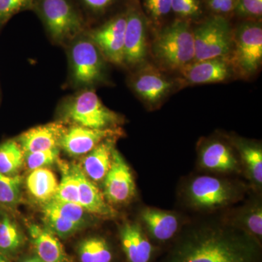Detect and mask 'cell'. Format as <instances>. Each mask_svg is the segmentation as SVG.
Returning <instances> with one entry per match:
<instances>
[{
  "mask_svg": "<svg viewBox=\"0 0 262 262\" xmlns=\"http://www.w3.org/2000/svg\"><path fill=\"white\" fill-rule=\"evenodd\" d=\"M141 225L154 244H165L175 238L182 228V220L175 212L152 207L143 208Z\"/></svg>",
  "mask_w": 262,
  "mask_h": 262,
  "instance_id": "obj_11",
  "label": "cell"
},
{
  "mask_svg": "<svg viewBox=\"0 0 262 262\" xmlns=\"http://www.w3.org/2000/svg\"><path fill=\"white\" fill-rule=\"evenodd\" d=\"M0 262H12L10 257L0 251Z\"/></svg>",
  "mask_w": 262,
  "mask_h": 262,
  "instance_id": "obj_40",
  "label": "cell"
},
{
  "mask_svg": "<svg viewBox=\"0 0 262 262\" xmlns=\"http://www.w3.org/2000/svg\"><path fill=\"white\" fill-rule=\"evenodd\" d=\"M25 152L16 140H8L0 144V173L18 175L24 165Z\"/></svg>",
  "mask_w": 262,
  "mask_h": 262,
  "instance_id": "obj_28",
  "label": "cell"
},
{
  "mask_svg": "<svg viewBox=\"0 0 262 262\" xmlns=\"http://www.w3.org/2000/svg\"><path fill=\"white\" fill-rule=\"evenodd\" d=\"M241 168L256 189L262 187V149L253 143L239 141L236 144Z\"/></svg>",
  "mask_w": 262,
  "mask_h": 262,
  "instance_id": "obj_22",
  "label": "cell"
},
{
  "mask_svg": "<svg viewBox=\"0 0 262 262\" xmlns=\"http://www.w3.org/2000/svg\"><path fill=\"white\" fill-rule=\"evenodd\" d=\"M78 255L81 262H113L114 252L107 239L101 236H93L79 244Z\"/></svg>",
  "mask_w": 262,
  "mask_h": 262,
  "instance_id": "obj_25",
  "label": "cell"
},
{
  "mask_svg": "<svg viewBox=\"0 0 262 262\" xmlns=\"http://www.w3.org/2000/svg\"><path fill=\"white\" fill-rule=\"evenodd\" d=\"M193 34L195 61L225 58L233 46L230 26L222 17L208 19L193 30Z\"/></svg>",
  "mask_w": 262,
  "mask_h": 262,
  "instance_id": "obj_6",
  "label": "cell"
},
{
  "mask_svg": "<svg viewBox=\"0 0 262 262\" xmlns=\"http://www.w3.org/2000/svg\"><path fill=\"white\" fill-rule=\"evenodd\" d=\"M146 11L155 19L163 18L172 10L171 0H145Z\"/></svg>",
  "mask_w": 262,
  "mask_h": 262,
  "instance_id": "obj_36",
  "label": "cell"
},
{
  "mask_svg": "<svg viewBox=\"0 0 262 262\" xmlns=\"http://www.w3.org/2000/svg\"><path fill=\"white\" fill-rule=\"evenodd\" d=\"M24 179L21 176L0 173V208L14 211L22 200Z\"/></svg>",
  "mask_w": 262,
  "mask_h": 262,
  "instance_id": "obj_29",
  "label": "cell"
},
{
  "mask_svg": "<svg viewBox=\"0 0 262 262\" xmlns=\"http://www.w3.org/2000/svg\"><path fill=\"white\" fill-rule=\"evenodd\" d=\"M236 0H223L217 13H227L234 9Z\"/></svg>",
  "mask_w": 262,
  "mask_h": 262,
  "instance_id": "obj_38",
  "label": "cell"
},
{
  "mask_svg": "<svg viewBox=\"0 0 262 262\" xmlns=\"http://www.w3.org/2000/svg\"><path fill=\"white\" fill-rule=\"evenodd\" d=\"M183 76L191 84L222 82L230 75V65L224 58H213L189 63L182 69Z\"/></svg>",
  "mask_w": 262,
  "mask_h": 262,
  "instance_id": "obj_19",
  "label": "cell"
},
{
  "mask_svg": "<svg viewBox=\"0 0 262 262\" xmlns=\"http://www.w3.org/2000/svg\"><path fill=\"white\" fill-rule=\"evenodd\" d=\"M126 27L124 42V63L136 65L145 59L146 22L134 3H129L126 11Z\"/></svg>",
  "mask_w": 262,
  "mask_h": 262,
  "instance_id": "obj_13",
  "label": "cell"
},
{
  "mask_svg": "<svg viewBox=\"0 0 262 262\" xmlns=\"http://www.w3.org/2000/svg\"><path fill=\"white\" fill-rule=\"evenodd\" d=\"M99 50L93 41L80 39L70 51L74 80L79 84L94 83L102 75L103 63Z\"/></svg>",
  "mask_w": 262,
  "mask_h": 262,
  "instance_id": "obj_10",
  "label": "cell"
},
{
  "mask_svg": "<svg viewBox=\"0 0 262 262\" xmlns=\"http://www.w3.org/2000/svg\"><path fill=\"white\" fill-rule=\"evenodd\" d=\"M24 244V235L16 222L3 213L0 214V251L10 257Z\"/></svg>",
  "mask_w": 262,
  "mask_h": 262,
  "instance_id": "obj_26",
  "label": "cell"
},
{
  "mask_svg": "<svg viewBox=\"0 0 262 262\" xmlns=\"http://www.w3.org/2000/svg\"><path fill=\"white\" fill-rule=\"evenodd\" d=\"M36 0H0V25L8 22L17 13L34 10Z\"/></svg>",
  "mask_w": 262,
  "mask_h": 262,
  "instance_id": "obj_33",
  "label": "cell"
},
{
  "mask_svg": "<svg viewBox=\"0 0 262 262\" xmlns=\"http://www.w3.org/2000/svg\"><path fill=\"white\" fill-rule=\"evenodd\" d=\"M58 184L55 173L47 168L32 170L26 180L29 194L42 205L54 199Z\"/></svg>",
  "mask_w": 262,
  "mask_h": 262,
  "instance_id": "obj_21",
  "label": "cell"
},
{
  "mask_svg": "<svg viewBox=\"0 0 262 262\" xmlns=\"http://www.w3.org/2000/svg\"><path fill=\"white\" fill-rule=\"evenodd\" d=\"M119 234L127 261L152 262L156 247L140 223L125 222Z\"/></svg>",
  "mask_w": 262,
  "mask_h": 262,
  "instance_id": "obj_15",
  "label": "cell"
},
{
  "mask_svg": "<svg viewBox=\"0 0 262 262\" xmlns=\"http://www.w3.org/2000/svg\"><path fill=\"white\" fill-rule=\"evenodd\" d=\"M119 134L113 128L95 129L74 125L66 128L59 148L70 156L85 155L100 143Z\"/></svg>",
  "mask_w": 262,
  "mask_h": 262,
  "instance_id": "obj_14",
  "label": "cell"
},
{
  "mask_svg": "<svg viewBox=\"0 0 262 262\" xmlns=\"http://www.w3.org/2000/svg\"><path fill=\"white\" fill-rule=\"evenodd\" d=\"M172 10L182 16H192L200 10L198 0H171Z\"/></svg>",
  "mask_w": 262,
  "mask_h": 262,
  "instance_id": "obj_37",
  "label": "cell"
},
{
  "mask_svg": "<svg viewBox=\"0 0 262 262\" xmlns=\"http://www.w3.org/2000/svg\"><path fill=\"white\" fill-rule=\"evenodd\" d=\"M64 117L74 125L90 128H113L119 123L116 113L106 107L94 91L77 95L66 104Z\"/></svg>",
  "mask_w": 262,
  "mask_h": 262,
  "instance_id": "obj_5",
  "label": "cell"
},
{
  "mask_svg": "<svg viewBox=\"0 0 262 262\" xmlns=\"http://www.w3.org/2000/svg\"><path fill=\"white\" fill-rule=\"evenodd\" d=\"M153 53L162 64L172 70H182L194 60L192 29L187 22L176 20L158 34Z\"/></svg>",
  "mask_w": 262,
  "mask_h": 262,
  "instance_id": "obj_3",
  "label": "cell"
},
{
  "mask_svg": "<svg viewBox=\"0 0 262 262\" xmlns=\"http://www.w3.org/2000/svg\"><path fill=\"white\" fill-rule=\"evenodd\" d=\"M82 15L84 12L89 15H100L108 11L117 0H74ZM83 16V15H82Z\"/></svg>",
  "mask_w": 262,
  "mask_h": 262,
  "instance_id": "obj_34",
  "label": "cell"
},
{
  "mask_svg": "<svg viewBox=\"0 0 262 262\" xmlns=\"http://www.w3.org/2000/svg\"><path fill=\"white\" fill-rule=\"evenodd\" d=\"M59 147L25 153L24 165L31 171L36 169L47 168L59 161Z\"/></svg>",
  "mask_w": 262,
  "mask_h": 262,
  "instance_id": "obj_31",
  "label": "cell"
},
{
  "mask_svg": "<svg viewBox=\"0 0 262 262\" xmlns=\"http://www.w3.org/2000/svg\"><path fill=\"white\" fill-rule=\"evenodd\" d=\"M126 27V13H119L108 19L90 34L103 56L116 64L124 63V42Z\"/></svg>",
  "mask_w": 262,
  "mask_h": 262,
  "instance_id": "obj_9",
  "label": "cell"
},
{
  "mask_svg": "<svg viewBox=\"0 0 262 262\" xmlns=\"http://www.w3.org/2000/svg\"><path fill=\"white\" fill-rule=\"evenodd\" d=\"M66 128L61 122H51L29 129L18 136L16 141L25 153L53 149L59 147Z\"/></svg>",
  "mask_w": 262,
  "mask_h": 262,
  "instance_id": "obj_17",
  "label": "cell"
},
{
  "mask_svg": "<svg viewBox=\"0 0 262 262\" xmlns=\"http://www.w3.org/2000/svg\"><path fill=\"white\" fill-rule=\"evenodd\" d=\"M245 187L229 179L198 176L189 179L183 189L186 204L194 211L211 212L227 208L243 199Z\"/></svg>",
  "mask_w": 262,
  "mask_h": 262,
  "instance_id": "obj_2",
  "label": "cell"
},
{
  "mask_svg": "<svg viewBox=\"0 0 262 262\" xmlns=\"http://www.w3.org/2000/svg\"><path fill=\"white\" fill-rule=\"evenodd\" d=\"M59 164L61 179L54 199L79 204V184L73 167L64 162Z\"/></svg>",
  "mask_w": 262,
  "mask_h": 262,
  "instance_id": "obj_30",
  "label": "cell"
},
{
  "mask_svg": "<svg viewBox=\"0 0 262 262\" xmlns=\"http://www.w3.org/2000/svg\"><path fill=\"white\" fill-rule=\"evenodd\" d=\"M261 243L230 222L186 229L165 262H261Z\"/></svg>",
  "mask_w": 262,
  "mask_h": 262,
  "instance_id": "obj_1",
  "label": "cell"
},
{
  "mask_svg": "<svg viewBox=\"0 0 262 262\" xmlns=\"http://www.w3.org/2000/svg\"><path fill=\"white\" fill-rule=\"evenodd\" d=\"M52 206L64 215L66 218L68 219L76 225L80 226L81 228H83L89 223V213L82 208L80 205L76 203H69L53 199L50 201Z\"/></svg>",
  "mask_w": 262,
  "mask_h": 262,
  "instance_id": "obj_32",
  "label": "cell"
},
{
  "mask_svg": "<svg viewBox=\"0 0 262 262\" xmlns=\"http://www.w3.org/2000/svg\"><path fill=\"white\" fill-rule=\"evenodd\" d=\"M230 223L243 229L258 242L262 239V205L261 200L248 202L232 216Z\"/></svg>",
  "mask_w": 262,
  "mask_h": 262,
  "instance_id": "obj_24",
  "label": "cell"
},
{
  "mask_svg": "<svg viewBox=\"0 0 262 262\" xmlns=\"http://www.w3.org/2000/svg\"><path fill=\"white\" fill-rule=\"evenodd\" d=\"M22 262H43L40 258H38L37 256H32V257H29L26 258Z\"/></svg>",
  "mask_w": 262,
  "mask_h": 262,
  "instance_id": "obj_41",
  "label": "cell"
},
{
  "mask_svg": "<svg viewBox=\"0 0 262 262\" xmlns=\"http://www.w3.org/2000/svg\"><path fill=\"white\" fill-rule=\"evenodd\" d=\"M28 229L38 258L43 262H68L61 242L49 229L35 224L29 225Z\"/></svg>",
  "mask_w": 262,
  "mask_h": 262,
  "instance_id": "obj_20",
  "label": "cell"
},
{
  "mask_svg": "<svg viewBox=\"0 0 262 262\" xmlns=\"http://www.w3.org/2000/svg\"><path fill=\"white\" fill-rule=\"evenodd\" d=\"M198 165L203 170L215 173H239L241 170L238 155L224 141L211 140L201 146Z\"/></svg>",
  "mask_w": 262,
  "mask_h": 262,
  "instance_id": "obj_12",
  "label": "cell"
},
{
  "mask_svg": "<svg viewBox=\"0 0 262 262\" xmlns=\"http://www.w3.org/2000/svg\"><path fill=\"white\" fill-rule=\"evenodd\" d=\"M234 9L241 15L260 17L262 14V0H236Z\"/></svg>",
  "mask_w": 262,
  "mask_h": 262,
  "instance_id": "obj_35",
  "label": "cell"
},
{
  "mask_svg": "<svg viewBox=\"0 0 262 262\" xmlns=\"http://www.w3.org/2000/svg\"><path fill=\"white\" fill-rule=\"evenodd\" d=\"M234 51L232 65L242 75H252L261 65L262 28L261 24L245 22L233 36Z\"/></svg>",
  "mask_w": 262,
  "mask_h": 262,
  "instance_id": "obj_7",
  "label": "cell"
},
{
  "mask_svg": "<svg viewBox=\"0 0 262 262\" xmlns=\"http://www.w3.org/2000/svg\"><path fill=\"white\" fill-rule=\"evenodd\" d=\"M103 194L110 205L122 206L130 203L136 195L134 175L118 150L113 152L111 168L103 182Z\"/></svg>",
  "mask_w": 262,
  "mask_h": 262,
  "instance_id": "obj_8",
  "label": "cell"
},
{
  "mask_svg": "<svg viewBox=\"0 0 262 262\" xmlns=\"http://www.w3.org/2000/svg\"><path fill=\"white\" fill-rule=\"evenodd\" d=\"M79 184V205L91 214L101 218L113 219L117 212L105 200L103 193L81 170L80 165H72Z\"/></svg>",
  "mask_w": 262,
  "mask_h": 262,
  "instance_id": "obj_16",
  "label": "cell"
},
{
  "mask_svg": "<svg viewBox=\"0 0 262 262\" xmlns=\"http://www.w3.org/2000/svg\"><path fill=\"white\" fill-rule=\"evenodd\" d=\"M171 82L155 71L141 73L134 82L136 92L149 103L160 101L171 89Z\"/></svg>",
  "mask_w": 262,
  "mask_h": 262,
  "instance_id": "obj_23",
  "label": "cell"
},
{
  "mask_svg": "<svg viewBox=\"0 0 262 262\" xmlns=\"http://www.w3.org/2000/svg\"><path fill=\"white\" fill-rule=\"evenodd\" d=\"M114 137L100 143L81 160L80 167L84 175L94 183H103L111 168L115 149Z\"/></svg>",
  "mask_w": 262,
  "mask_h": 262,
  "instance_id": "obj_18",
  "label": "cell"
},
{
  "mask_svg": "<svg viewBox=\"0 0 262 262\" xmlns=\"http://www.w3.org/2000/svg\"><path fill=\"white\" fill-rule=\"evenodd\" d=\"M222 2H223V0H210V7L213 11L218 12L219 8H220Z\"/></svg>",
  "mask_w": 262,
  "mask_h": 262,
  "instance_id": "obj_39",
  "label": "cell"
},
{
  "mask_svg": "<svg viewBox=\"0 0 262 262\" xmlns=\"http://www.w3.org/2000/svg\"><path fill=\"white\" fill-rule=\"evenodd\" d=\"M42 206L45 227L57 237L68 238L82 229L57 211L50 202Z\"/></svg>",
  "mask_w": 262,
  "mask_h": 262,
  "instance_id": "obj_27",
  "label": "cell"
},
{
  "mask_svg": "<svg viewBox=\"0 0 262 262\" xmlns=\"http://www.w3.org/2000/svg\"><path fill=\"white\" fill-rule=\"evenodd\" d=\"M34 10L55 40L73 39L83 32L85 21L74 0H36Z\"/></svg>",
  "mask_w": 262,
  "mask_h": 262,
  "instance_id": "obj_4",
  "label": "cell"
}]
</instances>
